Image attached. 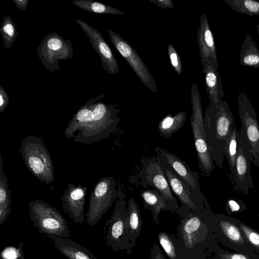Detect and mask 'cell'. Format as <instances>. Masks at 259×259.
Segmentation results:
<instances>
[{
  "mask_svg": "<svg viewBox=\"0 0 259 259\" xmlns=\"http://www.w3.org/2000/svg\"><path fill=\"white\" fill-rule=\"evenodd\" d=\"M105 95L91 98L73 115L64 131L66 138L84 144L107 139L115 132L121 119L119 109L100 100Z\"/></svg>",
  "mask_w": 259,
  "mask_h": 259,
  "instance_id": "6da1fadb",
  "label": "cell"
},
{
  "mask_svg": "<svg viewBox=\"0 0 259 259\" xmlns=\"http://www.w3.org/2000/svg\"><path fill=\"white\" fill-rule=\"evenodd\" d=\"M118 191L115 205L110 218L106 222L108 228L105 239L106 244L113 251L126 250L130 253L132 251L128 239V223L129 212L126 208V201L122 193Z\"/></svg>",
  "mask_w": 259,
  "mask_h": 259,
  "instance_id": "ba28073f",
  "label": "cell"
},
{
  "mask_svg": "<svg viewBox=\"0 0 259 259\" xmlns=\"http://www.w3.org/2000/svg\"><path fill=\"white\" fill-rule=\"evenodd\" d=\"M149 2L162 9H172L174 7L173 3L170 0H150Z\"/></svg>",
  "mask_w": 259,
  "mask_h": 259,
  "instance_id": "8d00e7d4",
  "label": "cell"
},
{
  "mask_svg": "<svg viewBox=\"0 0 259 259\" xmlns=\"http://www.w3.org/2000/svg\"><path fill=\"white\" fill-rule=\"evenodd\" d=\"M256 27L257 32V34H258V37H259V24H257Z\"/></svg>",
  "mask_w": 259,
  "mask_h": 259,
  "instance_id": "ab89813d",
  "label": "cell"
},
{
  "mask_svg": "<svg viewBox=\"0 0 259 259\" xmlns=\"http://www.w3.org/2000/svg\"><path fill=\"white\" fill-rule=\"evenodd\" d=\"M158 239L169 259H184L177 238L165 232H161L158 235Z\"/></svg>",
  "mask_w": 259,
  "mask_h": 259,
  "instance_id": "83f0119b",
  "label": "cell"
},
{
  "mask_svg": "<svg viewBox=\"0 0 259 259\" xmlns=\"http://www.w3.org/2000/svg\"><path fill=\"white\" fill-rule=\"evenodd\" d=\"M37 55L45 67L51 72L60 71V61L73 58L71 41L56 32L45 36L37 48Z\"/></svg>",
  "mask_w": 259,
  "mask_h": 259,
  "instance_id": "8fae6325",
  "label": "cell"
},
{
  "mask_svg": "<svg viewBox=\"0 0 259 259\" xmlns=\"http://www.w3.org/2000/svg\"><path fill=\"white\" fill-rule=\"evenodd\" d=\"M75 21L87 35L91 46L100 57L104 69L112 75L117 74L119 71L117 60L101 33L82 20L76 19Z\"/></svg>",
  "mask_w": 259,
  "mask_h": 259,
  "instance_id": "9a60e30c",
  "label": "cell"
},
{
  "mask_svg": "<svg viewBox=\"0 0 259 259\" xmlns=\"http://www.w3.org/2000/svg\"><path fill=\"white\" fill-rule=\"evenodd\" d=\"M127 208L129 212L128 239L131 246L133 247L140 235L141 216L140 208L133 197L128 199Z\"/></svg>",
  "mask_w": 259,
  "mask_h": 259,
  "instance_id": "cb8c5ba5",
  "label": "cell"
},
{
  "mask_svg": "<svg viewBox=\"0 0 259 259\" xmlns=\"http://www.w3.org/2000/svg\"><path fill=\"white\" fill-rule=\"evenodd\" d=\"M0 33L4 48L7 50L12 46L16 38L19 35L16 24L9 15L3 17L0 28Z\"/></svg>",
  "mask_w": 259,
  "mask_h": 259,
  "instance_id": "f1b7e54d",
  "label": "cell"
},
{
  "mask_svg": "<svg viewBox=\"0 0 259 259\" xmlns=\"http://www.w3.org/2000/svg\"><path fill=\"white\" fill-rule=\"evenodd\" d=\"M239 63L244 66L259 68V49L248 34L246 35L241 46Z\"/></svg>",
  "mask_w": 259,
  "mask_h": 259,
  "instance_id": "603a6c76",
  "label": "cell"
},
{
  "mask_svg": "<svg viewBox=\"0 0 259 259\" xmlns=\"http://www.w3.org/2000/svg\"><path fill=\"white\" fill-rule=\"evenodd\" d=\"M140 194L144 207L151 211L152 218L155 223L158 224L159 222L158 217L161 210L170 211L164 198L156 189L143 190L141 191Z\"/></svg>",
  "mask_w": 259,
  "mask_h": 259,
  "instance_id": "44dd1931",
  "label": "cell"
},
{
  "mask_svg": "<svg viewBox=\"0 0 259 259\" xmlns=\"http://www.w3.org/2000/svg\"><path fill=\"white\" fill-rule=\"evenodd\" d=\"M11 191L8 179L4 170V163L0 153V225L4 224L11 212Z\"/></svg>",
  "mask_w": 259,
  "mask_h": 259,
  "instance_id": "7402d4cb",
  "label": "cell"
},
{
  "mask_svg": "<svg viewBox=\"0 0 259 259\" xmlns=\"http://www.w3.org/2000/svg\"><path fill=\"white\" fill-rule=\"evenodd\" d=\"M203 125L206 143L214 164L222 168L226 141L234 124V116L228 103L220 99L209 102L203 115Z\"/></svg>",
  "mask_w": 259,
  "mask_h": 259,
  "instance_id": "7a4b0ae2",
  "label": "cell"
},
{
  "mask_svg": "<svg viewBox=\"0 0 259 259\" xmlns=\"http://www.w3.org/2000/svg\"><path fill=\"white\" fill-rule=\"evenodd\" d=\"M19 151L31 174L46 185L55 181L54 167L49 151L41 137L35 135L25 137Z\"/></svg>",
  "mask_w": 259,
  "mask_h": 259,
  "instance_id": "3957f363",
  "label": "cell"
},
{
  "mask_svg": "<svg viewBox=\"0 0 259 259\" xmlns=\"http://www.w3.org/2000/svg\"><path fill=\"white\" fill-rule=\"evenodd\" d=\"M206 93L209 102H218L224 96V92L219 72L208 61L202 62Z\"/></svg>",
  "mask_w": 259,
  "mask_h": 259,
  "instance_id": "ffe728a7",
  "label": "cell"
},
{
  "mask_svg": "<svg viewBox=\"0 0 259 259\" xmlns=\"http://www.w3.org/2000/svg\"><path fill=\"white\" fill-rule=\"evenodd\" d=\"M155 152L165 160L174 172L185 183L193 194L208 204L201 192L197 172L192 171L185 161L159 147L155 148Z\"/></svg>",
  "mask_w": 259,
  "mask_h": 259,
  "instance_id": "2e32d148",
  "label": "cell"
},
{
  "mask_svg": "<svg viewBox=\"0 0 259 259\" xmlns=\"http://www.w3.org/2000/svg\"><path fill=\"white\" fill-rule=\"evenodd\" d=\"M87 191L85 185L75 186L68 183L61 198L63 209L75 223L82 224L84 222Z\"/></svg>",
  "mask_w": 259,
  "mask_h": 259,
  "instance_id": "e0dca14e",
  "label": "cell"
},
{
  "mask_svg": "<svg viewBox=\"0 0 259 259\" xmlns=\"http://www.w3.org/2000/svg\"><path fill=\"white\" fill-rule=\"evenodd\" d=\"M116 183L111 177L101 178L92 191L85 215L90 226L97 224L117 198Z\"/></svg>",
  "mask_w": 259,
  "mask_h": 259,
  "instance_id": "30bf717a",
  "label": "cell"
},
{
  "mask_svg": "<svg viewBox=\"0 0 259 259\" xmlns=\"http://www.w3.org/2000/svg\"><path fill=\"white\" fill-rule=\"evenodd\" d=\"M239 228L247 240L259 249V233L243 223L239 224Z\"/></svg>",
  "mask_w": 259,
  "mask_h": 259,
  "instance_id": "d6a6232c",
  "label": "cell"
},
{
  "mask_svg": "<svg viewBox=\"0 0 259 259\" xmlns=\"http://www.w3.org/2000/svg\"><path fill=\"white\" fill-rule=\"evenodd\" d=\"M149 259H166L161 250L156 243L151 249Z\"/></svg>",
  "mask_w": 259,
  "mask_h": 259,
  "instance_id": "d590c367",
  "label": "cell"
},
{
  "mask_svg": "<svg viewBox=\"0 0 259 259\" xmlns=\"http://www.w3.org/2000/svg\"><path fill=\"white\" fill-rule=\"evenodd\" d=\"M238 147L237 150L235 171L233 176L229 178L233 186V190L244 195L249 192V189H254V185L250 174L251 161L247 154L244 141L239 134H237Z\"/></svg>",
  "mask_w": 259,
  "mask_h": 259,
  "instance_id": "5bb4252c",
  "label": "cell"
},
{
  "mask_svg": "<svg viewBox=\"0 0 259 259\" xmlns=\"http://www.w3.org/2000/svg\"><path fill=\"white\" fill-rule=\"evenodd\" d=\"M13 2L17 8L22 11L26 10L28 5V0H13Z\"/></svg>",
  "mask_w": 259,
  "mask_h": 259,
  "instance_id": "f35d334b",
  "label": "cell"
},
{
  "mask_svg": "<svg viewBox=\"0 0 259 259\" xmlns=\"http://www.w3.org/2000/svg\"><path fill=\"white\" fill-rule=\"evenodd\" d=\"M208 211L198 213L189 210L182 217L178 227V244L184 259H198L202 239L203 219Z\"/></svg>",
  "mask_w": 259,
  "mask_h": 259,
  "instance_id": "9c48e42d",
  "label": "cell"
},
{
  "mask_svg": "<svg viewBox=\"0 0 259 259\" xmlns=\"http://www.w3.org/2000/svg\"><path fill=\"white\" fill-rule=\"evenodd\" d=\"M233 10L251 17L259 16V2L253 0H224Z\"/></svg>",
  "mask_w": 259,
  "mask_h": 259,
  "instance_id": "f546056e",
  "label": "cell"
},
{
  "mask_svg": "<svg viewBox=\"0 0 259 259\" xmlns=\"http://www.w3.org/2000/svg\"><path fill=\"white\" fill-rule=\"evenodd\" d=\"M237 98L241 121L239 132L251 162L259 169V124L256 112L244 92L240 91Z\"/></svg>",
  "mask_w": 259,
  "mask_h": 259,
  "instance_id": "8992f818",
  "label": "cell"
},
{
  "mask_svg": "<svg viewBox=\"0 0 259 259\" xmlns=\"http://www.w3.org/2000/svg\"><path fill=\"white\" fill-rule=\"evenodd\" d=\"M72 4L89 13L99 14L124 15L125 13L108 5L91 0H75Z\"/></svg>",
  "mask_w": 259,
  "mask_h": 259,
  "instance_id": "484cf974",
  "label": "cell"
},
{
  "mask_svg": "<svg viewBox=\"0 0 259 259\" xmlns=\"http://www.w3.org/2000/svg\"><path fill=\"white\" fill-rule=\"evenodd\" d=\"M219 224L222 232L231 242L238 244L244 243L241 231L234 224L223 219L220 220Z\"/></svg>",
  "mask_w": 259,
  "mask_h": 259,
  "instance_id": "4dcf8cb0",
  "label": "cell"
},
{
  "mask_svg": "<svg viewBox=\"0 0 259 259\" xmlns=\"http://www.w3.org/2000/svg\"><path fill=\"white\" fill-rule=\"evenodd\" d=\"M238 131L235 125L226 143L225 148V156L227 158L230 168V173L227 174L229 178L233 176L235 171L237 150L238 147Z\"/></svg>",
  "mask_w": 259,
  "mask_h": 259,
  "instance_id": "4316f807",
  "label": "cell"
},
{
  "mask_svg": "<svg viewBox=\"0 0 259 259\" xmlns=\"http://www.w3.org/2000/svg\"><path fill=\"white\" fill-rule=\"evenodd\" d=\"M167 53L171 66L175 72L181 75L182 72V60L178 53L171 44L168 45Z\"/></svg>",
  "mask_w": 259,
  "mask_h": 259,
  "instance_id": "836d02e7",
  "label": "cell"
},
{
  "mask_svg": "<svg viewBox=\"0 0 259 259\" xmlns=\"http://www.w3.org/2000/svg\"><path fill=\"white\" fill-rule=\"evenodd\" d=\"M24 243L20 242L18 247L7 246L2 251L0 259H25L22 247Z\"/></svg>",
  "mask_w": 259,
  "mask_h": 259,
  "instance_id": "1f68e13d",
  "label": "cell"
},
{
  "mask_svg": "<svg viewBox=\"0 0 259 259\" xmlns=\"http://www.w3.org/2000/svg\"><path fill=\"white\" fill-rule=\"evenodd\" d=\"M186 113L181 111L172 116L170 114L165 116L159 123L158 130L160 136L166 139L177 132L185 124Z\"/></svg>",
  "mask_w": 259,
  "mask_h": 259,
  "instance_id": "d4e9b609",
  "label": "cell"
},
{
  "mask_svg": "<svg viewBox=\"0 0 259 259\" xmlns=\"http://www.w3.org/2000/svg\"><path fill=\"white\" fill-rule=\"evenodd\" d=\"M258 216H259V213H258Z\"/></svg>",
  "mask_w": 259,
  "mask_h": 259,
  "instance_id": "60d3db41",
  "label": "cell"
},
{
  "mask_svg": "<svg viewBox=\"0 0 259 259\" xmlns=\"http://www.w3.org/2000/svg\"><path fill=\"white\" fill-rule=\"evenodd\" d=\"M221 259H250L243 254L236 253H226L220 254Z\"/></svg>",
  "mask_w": 259,
  "mask_h": 259,
  "instance_id": "74e56055",
  "label": "cell"
},
{
  "mask_svg": "<svg viewBox=\"0 0 259 259\" xmlns=\"http://www.w3.org/2000/svg\"><path fill=\"white\" fill-rule=\"evenodd\" d=\"M173 192L180 201L182 206L192 212L203 213L208 211V204L193 194L189 187L171 170L165 160L159 154L156 156Z\"/></svg>",
  "mask_w": 259,
  "mask_h": 259,
  "instance_id": "4fadbf2b",
  "label": "cell"
},
{
  "mask_svg": "<svg viewBox=\"0 0 259 259\" xmlns=\"http://www.w3.org/2000/svg\"><path fill=\"white\" fill-rule=\"evenodd\" d=\"M191 98L192 112L190 121L198 164L201 172L209 176L214 168V163L206 141L201 97L196 83L191 86Z\"/></svg>",
  "mask_w": 259,
  "mask_h": 259,
  "instance_id": "5b68a950",
  "label": "cell"
},
{
  "mask_svg": "<svg viewBox=\"0 0 259 259\" xmlns=\"http://www.w3.org/2000/svg\"><path fill=\"white\" fill-rule=\"evenodd\" d=\"M111 42L132 67L143 83L153 92H157L156 81L148 67L130 42L117 32L108 29Z\"/></svg>",
  "mask_w": 259,
  "mask_h": 259,
  "instance_id": "7c38bea8",
  "label": "cell"
},
{
  "mask_svg": "<svg viewBox=\"0 0 259 259\" xmlns=\"http://www.w3.org/2000/svg\"><path fill=\"white\" fill-rule=\"evenodd\" d=\"M197 36L201 63L209 62L218 69L219 64L215 44L205 13H203L200 17V27L197 30Z\"/></svg>",
  "mask_w": 259,
  "mask_h": 259,
  "instance_id": "ac0fdd59",
  "label": "cell"
},
{
  "mask_svg": "<svg viewBox=\"0 0 259 259\" xmlns=\"http://www.w3.org/2000/svg\"><path fill=\"white\" fill-rule=\"evenodd\" d=\"M9 103V97L7 93L2 86H0V113L5 111Z\"/></svg>",
  "mask_w": 259,
  "mask_h": 259,
  "instance_id": "e575fe53",
  "label": "cell"
},
{
  "mask_svg": "<svg viewBox=\"0 0 259 259\" xmlns=\"http://www.w3.org/2000/svg\"><path fill=\"white\" fill-rule=\"evenodd\" d=\"M141 162L142 167L138 177L142 186L146 189L148 186L156 189L164 198L171 211L176 212L181 217L186 214L190 210L183 206H179L157 157L143 158Z\"/></svg>",
  "mask_w": 259,
  "mask_h": 259,
  "instance_id": "277c9868",
  "label": "cell"
},
{
  "mask_svg": "<svg viewBox=\"0 0 259 259\" xmlns=\"http://www.w3.org/2000/svg\"><path fill=\"white\" fill-rule=\"evenodd\" d=\"M48 237L56 248L69 259H97L87 248L68 238Z\"/></svg>",
  "mask_w": 259,
  "mask_h": 259,
  "instance_id": "d6986e66",
  "label": "cell"
},
{
  "mask_svg": "<svg viewBox=\"0 0 259 259\" xmlns=\"http://www.w3.org/2000/svg\"><path fill=\"white\" fill-rule=\"evenodd\" d=\"M30 221L39 232L46 235L69 238V226L62 215L49 203L41 200H32L28 204Z\"/></svg>",
  "mask_w": 259,
  "mask_h": 259,
  "instance_id": "52a82bcc",
  "label": "cell"
}]
</instances>
